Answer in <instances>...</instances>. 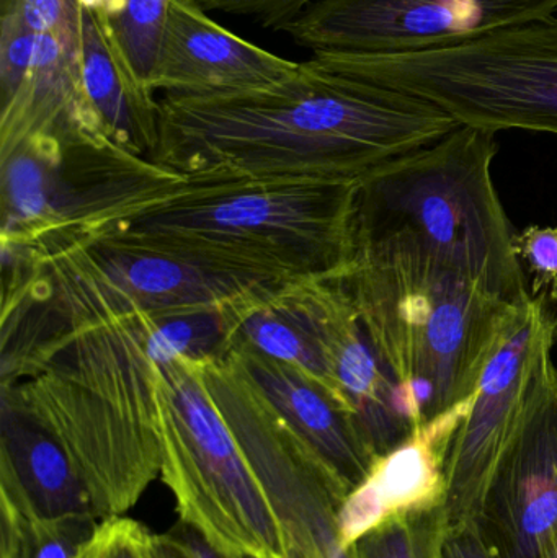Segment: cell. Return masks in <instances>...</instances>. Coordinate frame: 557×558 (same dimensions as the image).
<instances>
[{"instance_id": "9c48e42d", "label": "cell", "mask_w": 557, "mask_h": 558, "mask_svg": "<svg viewBox=\"0 0 557 558\" xmlns=\"http://www.w3.org/2000/svg\"><path fill=\"white\" fill-rule=\"evenodd\" d=\"M202 373L213 402L270 495L294 558H332L340 547L337 514L349 494L231 354L202 363Z\"/></svg>"}, {"instance_id": "4dcf8cb0", "label": "cell", "mask_w": 557, "mask_h": 558, "mask_svg": "<svg viewBox=\"0 0 557 558\" xmlns=\"http://www.w3.org/2000/svg\"><path fill=\"white\" fill-rule=\"evenodd\" d=\"M332 558H356L355 547H347V549L339 547V549L334 553Z\"/></svg>"}, {"instance_id": "9a60e30c", "label": "cell", "mask_w": 557, "mask_h": 558, "mask_svg": "<svg viewBox=\"0 0 557 558\" xmlns=\"http://www.w3.org/2000/svg\"><path fill=\"white\" fill-rule=\"evenodd\" d=\"M470 402L419 426L411 438L378 458L337 514L342 549L392 518L445 505L448 454Z\"/></svg>"}, {"instance_id": "5bb4252c", "label": "cell", "mask_w": 557, "mask_h": 558, "mask_svg": "<svg viewBox=\"0 0 557 558\" xmlns=\"http://www.w3.org/2000/svg\"><path fill=\"white\" fill-rule=\"evenodd\" d=\"M300 68L229 32L193 0H170L147 84L154 94L216 97L278 84Z\"/></svg>"}, {"instance_id": "484cf974", "label": "cell", "mask_w": 557, "mask_h": 558, "mask_svg": "<svg viewBox=\"0 0 557 558\" xmlns=\"http://www.w3.org/2000/svg\"><path fill=\"white\" fill-rule=\"evenodd\" d=\"M516 247L520 262H525L533 275V298L549 292L553 301H557V228L525 229L516 235Z\"/></svg>"}, {"instance_id": "f546056e", "label": "cell", "mask_w": 557, "mask_h": 558, "mask_svg": "<svg viewBox=\"0 0 557 558\" xmlns=\"http://www.w3.org/2000/svg\"><path fill=\"white\" fill-rule=\"evenodd\" d=\"M542 558H557V526L553 531L552 536L548 537V541H546Z\"/></svg>"}, {"instance_id": "30bf717a", "label": "cell", "mask_w": 557, "mask_h": 558, "mask_svg": "<svg viewBox=\"0 0 557 558\" xmlns=\"http://www.w3.org/2000/svg\"><path fill=\"white\" fill-rule=\"evenodd\" d=\"M556 335V318L543 298H533L487 363L448 454V530L480 524L497 468L522 422L540 367L553 354Z\"/></svg>"}, {"instance_id": "83f0119b", "label": "cell", "mask_w": 557, "mask_h": 558, "mask_svg": "<svg viewBox=\"0 0 557 558\" xmlns=\"http://www.w3.org/2000/svg\"><path fill=\"white\" fill-rule=\"evenodd\" d=\"M150 556L153 558H190L186 550L183 549L179 536L172 534H153L150 543Z\"/></svg>"}, {"instance_id": "f1b7e54d", "label": "cell", "mask_w": 557, "mask_h": 558, "mask_svg": "<svg viewBox=\"0 0 557 558\" xmlns=\"http://www.w3.org/2000/svg\"><path fill=\"white\" fill-rule=\"evenodd\" d=\"M179 539L190 558H228L219 554L218 550L213 549L195 531H186V534L179 536Z\"/></svg>"}, {"instance_id": "7402d4cb", "label": "cell", "mask_w": 557, "mask_h": 558, "mask_svg": "<svg viewBox=\"0 0 557 558\" xmlns=\"http://www.w3.org/2000/svg\"><path fill=\"white\" fill-rule=\"evenodd\" d=\"M445 505L386 521L353 544L356 558H444Z\"/></svg>"}, {"instance_id": "7a4b0ae2", "label": "cell", "mask_w": 557, "mask_h": 558, "mask_svg": "<svg viewBox=\"0 0 557 558\" xmlns=\"http://www.w3.org/2000/svg\"><path fill=\"white\" fill-rule=\"evenodd\" d=\"M2 397L62 446L100 521L123 517L160 475L153 366L137 314L49 327L2 360Z\"/></svg>"}, {"instance_id": "44dd1931", "label": "cell", "mask_w": 557, "mask_h": 558, "mask_svg": "<svg viewBox=\"0 0 557 558\" xmlns=\"http://www.w3.org/2000/svg\"><path fill=\"white\" fill-rule=\"evenodd\" d=\"M100 521L48 520L0 494V558H74Z\"/></svg>"}, {"instance_id": "4fadbf2b", "label": "cell", "mask_w": 557, "mask_h": 558, "mask_svg": "<svg viewBox=\"0 0 557 558\" xmlns=\"http://www.w3.org/2000/svg\"><path fill=\"white\" fill-rule=\"evenodd\" d=\"M35 29L28 74L0 108V153L32 134L108 137L85 87L82 0H10Z\"/></svg>"}, {"instance_id": "52a82bcc", "label": "cell", "mask_w": 557, "mask_h": 558, "mask_svg": "<svg viewBox=\"0 0 557 558\" xmlns=\"http://www.w3.org/2000/svg\"><path fill=\"white\" fill-rule=\"evenodd\" d=\"M160 477L180 521L228 558H294L270 495L213 402L202 363H150Z\"/></svg>"}, {"instance_id": "2e32d148", "label": "cell", "mask_w": 557, "mask_h": 558, "mask_svg": "<svg viewBox=\"0 0 557 558\" xmlns=\"http://www.w3.org/2000/svg\"><path fill=\"white\" fill-rule=\"evenodd\" d=\"M228 354L316 452L347 494L368 477L378 454L339 393L291 364L251 351Z\"/></svg>"}, {"instance_id": "d4e9b609", "label": "cell", "mask_w": 557, "mask_h": 558, "mask_svg": "<svg viewBox=\"0 0 557 558\" xmlns=\"http://www.w3.org/2000/svg\"><path fill=\"white\" fill-rule=\"evenodd\" d=\"M153 534L130 518L100 521L74 558H153Z\"/></svg>"}, {"instance_id": "4316f807", "label": "cell", "mask_w": 557, "mask_h": 558, "mask_svg": "<svg viewBox=\"0 0 557 558\" xmlns=\"http://www.w3.org/2000/svg\"><path fill=\"white\" fill-rule=\"evenodd\" d=\"M206 12L254 20L262 28L281 32L288 22L314 0H193Z\"/></svg>"}, {"instance_id": "6da1fadb", "label": "cell", "mask_w": 557, "mask_h": 558, "mask_svg": "<svg viewBox=\"0 0 557 558\" xmlns=\"http://www.w3.org/2000/svg\"><path fill=\"white\" fill-rule=\"evenodd\" d=\"M460 126L421 98L303 61L257 90L162 95L153 160L189 177L362 182Z\"/></svg>"}, {"instance_id": "e0dca14e", "label": "cell", "mask_w": 557, "mask_h": 558, "mask_svg": "<svg viewBox=\"0 0 557 558\" xmlns=\"http://www.w3.org/2000/svg\"><path fill=\"white\" fill-rule=\"evenodd\" d=\"M84 77L111 141L153 159L159 144V100L137 75L105 0H82Z\"/></svg>"}, {"instance_id": "7c38bea8", "label": "cell", "mask_w": 557, "mask_h": 558, "mask_svg": "<svg viewBox=\"0 0 557 558\" xmlns=\"http://www.w3.org/2000/svg\"><path fill=\"white\" fill-rule=\"evenodd\" d=\"M477 526L499 558H542L557 526V366L553 354L540 367Z\"/></svg>"}, {"instance_id": "5b68a950", "label": "cell", "mask_w": 557, "mask_h": 558, "mask_svg": "<svg viewBox=\"0 0 557 558\" xmlns=\"http://www.w3.org/2000/svg\"><path fill=\"white\" fill-rule=\"evenodd\" d=\"M496 133L463 126L362 180L355 247L405 241L512 302L532 301L493 179Z\"/></svg>"}, {"instance_id": "603a6c76", "label": "cell", "mask_w": 557, "mask_h": 558, "mask_svg": "<svg viewBox=\"0 0 557 558\" xmlns=\"http://www.w3.org/2000/svg\"><path fill=\"white\" fill-rule=\"evenodd\" d=\"M105 2L110 10L121 45L126 49L137 75L147 84L170 0H105Z\"/></svg>"}, {"instance_id": "8992f818", "label": "cell", "mask_w": 557, "mask_h": 558, "mask_svg": "<svg viewBox=\"0 0 557 558\" xmlns=\"http://www.w3.org/2000/svg\"><path fill=\"white\" fill-rule=\"evenodd\" d=\"M310 68L428 101L463 124L557 134V16L405 54H313Z\"/></svg>"}, {"instance_id": "ba28073f", "label": "cell", "mask_w": 557, "mask_h": 558, "mask_svg": "<svg viewBox=\"0 0 557 558\" xmlns=\"http://www.w3.org/2000/svg\"><path fill=\"white\" fill-rule=\"evenodd\" d=\"M2 238L87 234L189 180L108 137L32 134L0 153Z\"/></svg>"}, {"instance_id": "ac0fdd59", "label": "cell", "mask_w": 557, "mask_h": 558, "mask_svg": "<svg viewBox=\"0 0 557 558\" xmlns=\"http://www.w3.org/2000/svg\"><path fill=\"white\" fill-rule=\"evenodd\" d=\"M332 335L334 376L373 451L382 456L417 429L404 387L370 337L343 277Z\"/></svg>"}, {"instance_id": "cb8c5ba5", "label": "cell", "mask_w": 557, "mask_h": 558, "mask_svg": "<svg viewBox=\"0 0 557 558\" xmlns=\"http://www.w3.org/2000/svg\"><path fill=\"white\" fill-rule=\"evenodd\" d=\"M35 48V29L19 7L0 0V108L5 107L25 82Z\"/></svg>"}, {"instance_id": "d6986e66", "label": "cell", "mask_w": 557, "mask_h": 558, "mask_svg": "<svg viewBox=\"0 0 557 558\" xmlns=\"http://www.w3.org/2000/svg\"><path fill=\"white\" fill-rule=\"evenodd\" d=\"M0 494L28 505L38 517L48 520H98L90 495L62 446L5 397H2Z\"/></svg>"}, {"instance_id": "8fae6325", "label": "cell", "mask_w": 557, "mask_h": 558, "mask_svg": "<svg viewBox=\"0 0 557 558\" xmlns=\"http://www.w3.org/2000/svg\"><path fill=\"white\" fill-rule=\"evenodd\" d=\"M556 10L557 0H314L281 33L313 54H405Z\"/></svg>"}, {"instance_id": "277c9868", "label": "cell", "mask_w": 557, "mask_h": 558, "mask_svg": "<svg viewBox=\"0 0 557 558\" xmlns=\"http://www.w3.org/2000/svg\"><path fill=\"white\" fill-rule=\"evenodd\" d=\"M372 340L404 387L415 426L467 403L525 305L404 241L356 245L346 277Z\"/></svg>"}, {"instance_id": "3957f363", "label": "cell", "mask_w": 557, "mask_h": 558, "mask_svg": "<svg viewBox=\"0 0 557 558\" xmlns=\"http://www.w3.org/2000/svg\"><path fill=\"white\" fill-rule=\"evenodd\" d=\"M359 185L189 177L87 234L113 235L280 284L343 278L355 260Z\"/></svg>"}, {"instance_id": "ffe728a7", "label": "cell", "mask_w": 557, "mask_h": 558, "mask_svg": "<svg viewBox=\"0 0 557 558\" xmlns=\"http://www.w3.org/2000/svg\"><path fill=\"white\" fill-rule=\"evenodd\" d=\"M238 301L137 314L150 363H208L225 357L231 341L232 307Z\"/></svg>"}]
</instances>
